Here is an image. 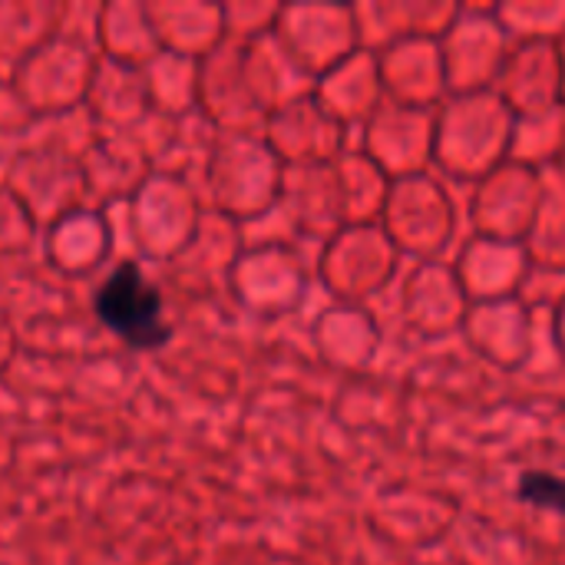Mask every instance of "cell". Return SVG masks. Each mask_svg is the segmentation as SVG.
Masks as SVG:
<instances>
[{
    "instance_id": "obj_1",
    "label": "cell",
    "mask_w": 565,
    "mask_h": 565,
    "mask_svg": "<svg viewBox=\"0 0 565 565\" xmlns=\"http://www.w3.org/2000/svg\"><path fill=\"white\" fill-rule=\"evenodd\" d=\"M96 315L119 341L136 351H156L169 341L172 328L166 321V305L156 285L142 275L136 262H122L96 291Z\"/></svg>"
},
{
    "instance_id": "obj_2",
    "label": "cell",
    "mask_w": 565,
    "mask_h": 565,
    "mask_svg": "<svg viewBox=\"0 0 565 565\" xmlns=\"http://www.w3.org/2000/svg\"><path fill=\"white\" fill-rule=\"evenodd\" d=\"M520 500L530 503V507H540V510H553V513H563L565 516V480L556 473H546V470H530L520 477V487H516Z\"/></svg>"
}]
</instances>
